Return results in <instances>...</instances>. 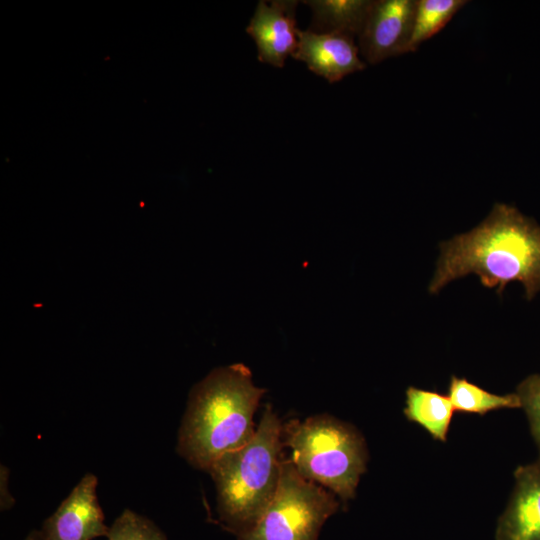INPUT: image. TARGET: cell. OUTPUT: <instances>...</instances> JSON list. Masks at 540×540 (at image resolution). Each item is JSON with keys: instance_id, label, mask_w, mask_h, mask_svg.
<instances>
[{"instance_id": "8fae6325", "label": "cell", "mask_w": 540, "mask_h": 540, "mask_svg": "<svg viewBox=\"0 0 540 540\" xmlns=\"http://www.w3.org/2000/svg\"><path fill=\"white\" fill-rule=\"evenodd\" d=\"M454 407L447 395L410 386L406 390L404 415L435 440L446 442Z\"/></svg>"}, {"instance_id": "277c9868", "label": "cell", "mask_w": 540, "mask_h": 540, "mask_svg": "<svg viewBox=\"0 0 540 540\" xmlns=\"http://www.w3.org/2000/svg\"><path fill=\"white\" fill-rule=\"evenodd\" d=\"M282 441L301 476L344 502L355 497L369 458L366 441L355 426L328 414L291 419L283 424Z\"/></svg>"}, {"instance_id": "5bb4252c", "label": "cell", "mask_w": 540, "mask_h": 540, "mask_svg": "<svg viewBox=\"0 0 540 540\" xmlns=\"http://www.w3.org/2000/svg\"><path fill=\"white\" fill-rule=\"evenodd\" d=\"M465 0H417L408 53L440 32L465 6Z\"/></svg>"}, {"instance_id": "6da1fadb", "label": "cell", "mask_w": 540, "mask_h": 540, "mask_svg": "<svg viewBox=\"0 0 540 540\" xmlns=\"http://www.w3.org/2000/svg\"><path fill=\"white\" fill-rule=\"evenodd\" d=\"M440 248L431 293L470 273L498 294L511 281L523 284L528 300L540 291V226L513 206L495 204L481 224Z\"/></svg>"}, {"instance_id": "8992f818", "label": "cell", "mask_w": 540, "mask_h": 540, "mask_svg": "<svg viewBox=\"0 0 540 540\" xmlns=\"http://www.w3.org/2000/svg\"><path fill=\"white\" fill-rule=\"evenodd\" d=\"M417 0H376L358 35L359 52L370 64L408 53Z\"/></svg>"}, {"instance_id": "2e32d148", "label": "cell", "mask_w": 540, "mask_h": 540, "mask_svg": "<svg viewBox=\"0 0 540 540\" xmlns=\"http://www.w3.org/2000/svg\"><path fill=\"white\" fill-rule=\"evenodd\" d=\"M529 424L531 436L540 454V374H531L522 380L515 392Z\"/></svg>"}, {"instance_id": "9c48e42d", "label": "cell", "mask_w": 540, "mask_h": 540, "mask_svg": "<svg viewBox=\"0 0 540 540\" xmlns=\"http://www.w3.org/2000/svg\"><path fill=\"white\" fill-rule=\"evenodd\" d=\"M515 484L500 515L495 540H540V454L514 471Z\"/></svg>"}, {"instance_id": "e0dca14e", "label": "cell", "mask_w": 540, "mask_h": 540, "mask_svg": "<svg viewBox=\"0 0 540 540\" xmlns=\"http://www.w3.org/2000/svg\"><path fill=\"white\" fill-rule=\"evenodd\" d=\"M24 540H43V536L40 530L34 529L29 532Z\"/></svg>"}, {"instance_id": "7a4b0ae2", "label": "cell", "mask_w": 540, "mask_h": 540, "mask_svg": "<svg viewBox=\"0 0 540 540\" xmlns=\"http://www.w3.org/2000/svg\"><path fill=\"white\" fill-rule=\"evenodd\" d=\"M264 393L243 364L212 370L189 393L177 453L194 468L208 472L219 457L254 436L253 418Z\"/></svg>"}, {"instance_id": "52a82bcc", "label": "cell", "mask_w": 540, "mask_h": 540, "mask_svg": "<svg viewBox=\"0 0 540 540\" xmlns=\"http://www.w3.org/2000/svg\"><path fill=\"white\" fill-rule=\"evenodd\" d=\"M98 478L85 474L40 529L43 540H93L109 527L97 498Z\"/></svg>"}, {"instance_id": "4fadbf2b", "label": "cell", "mask_w": 540, "mask_h": 540, "mask_svg": "<svg viewBox=\"0 0 540 540\" xmlns=\"http://www.w3.org/2000/svg\"><path fill=\"white\" fill-rule=\"evenodd\" d=\"M455 411L479 414L481 416L494 410L520 408L516 393L498 395L469 382L466 378L452 376L448 394Z\"/></svg>"}, {"instance_id": "5b68a950", "label": "cell", "mask_w": 540, "mask_h": 540, "mask_svg": "<svg viewBox=\"0 0 540 540\" xmlns=\"http://www.w3.org/2000/svg\"><path fill=\"white\" fill-rule=\"evenodd\" d=\"M339 506L334 493L301 476L285 457L273 500L253 529L238 540H317Z\"/></svg>"}, {"instance_id": "30bf717a", "label": "cell", "mask_w": 540, "mask_h": 540, "mask_svg": "<svg viewBox=\"0 0 540 540\" xmlns=\"http://www.w3.org/2000/svg\"><path fill=\"white\" fill-rule=\"evenodd\" d=\"M359 53L353 36L308 29L299 31L298 48L293 57L333 83L366 68Z\"/></svg>"}, {"instance_id": "3957f363", "label": "cell", "mask_w": 540, "mask_h": 540, "mask_svg": "<svg viewBox=\"0 0 540 540\" xmlns=\"http://www.w3.org/2000/svg\"><path fill=\"white\" fill-rule=\"evenodd\" d=\"M283 423L270 405L251 440L219 457L210 467L223 528L238 539L257 524L280 482Z\"/></svg>"}, {"instance_id": "ba28073f", "label": "cell", "mask_w": 540, "mask_h": 540, "mask_svg": "<svg viewBox=\"0 0 540 540\" xmlns=\"http://www.w3.org/2000/svg\"><path fill=\"white\" fill-rule=\"evenodd\" d=\"M298 1H259L246 32L257 45L260 62L282 68L288 56L295 54L299 29L295 12Z\"/></svg>"}, {"instance_id": "9a60e30c", "label": "cell", "mask_w": 540, "mask_h": 540, "mask_svg": "<svg viewBox=\"0 0 540 540\" xmlns=\"http://www.w3.org/2000/svg\"><path fill=\"white\" fill-rule=\"evenodd\" d=\"M107 540H167L149 518L125 509L109 526Z\"/></svg>"}, {"instance_id": "7c38bea8", "label": "cell", "mask_w": 540, "mask_h": 540, "mask_svg": "<svg viewBox=\"0 0 540 540\" xmlns=\"http://www.w3.org/2000/svg\"><path fill=\"white\" fill-rule=\"evenodd\" d=\"M303 3L313 12L309 29L353 37L360 34L372 5L371 0H310Z\"/></svg>"}]
</instances>
